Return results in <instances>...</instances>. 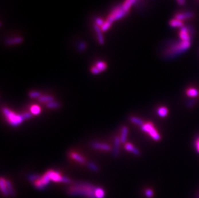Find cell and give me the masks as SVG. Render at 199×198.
<instances>
[{
  "mask_svg": "<svg viewBox=\"0 0 199 198\" xmlns=\"http://www.w3.org/2000/svg\"><path fill=\"white\" fill-rule=\"evenodd\" d=\"M190 46L191 41H181L180 42L173 43L165 50L164 56L166 58H173L184 52L190 47Z\"/></svg>",
  "mask_w": 199,
  "mask_h": 198,
  "instance_id": "cell-2",
  "label": "cell"
},
{
  "mask_svg": "<svg viewBox=\"0 0 199 198\" xmlns=\"http://www.w3.org/2000/svg\"><path fill=\"white\" fill-rule=\"evenodd\" d=\"M87 166L91 171H92L93 172H99V167L95 163H94L93 162H90H90H88Z\"/></svg>",
  "mask_w": 199,
  "mask_h": 198,
  "instance_id": "cell-25",
  "label": "cell"
},
{
  "mask_svg": "<svg viewBox=\"0 0 199 198\" xmlns=\"http://www.w3.org/2000/svg\"><path fill=\"white\" fill-rule=\"evenodd\" d=\"M141 129L143 132H145L150 135V136L153 140H155V141L159 142V140H161V134L159 133L155 126L151 122H146V123H145L141 127Z\"/></svg>",
  "mask_w": 199,
  "mask_h": 198,
  "instance_id": "cell-4",
  "label": "cell"
},
{
  "mask_svg": "<svg viewBox=\"0 0 199 198\" xmlns=\"http://www.w3.org/2000/svg\"><path fill=\"white\" fill-rule=\"evenodd\" d=\"M193 17V14L191 12H179L177 13L175 15V19H179L180 21H184L186 19H191Z\"/></svg>",
  "mask_w": 199,
  "mask_h": 198,
  "instance_id": "cell-9",
  "label": "cell"
},
{
  "mask_svg": "<svg viewBox=\"0 0 199 198\" xmlns=\"http://www.w3.org/2000/svg\"><path fill=\"white\" fill-rule=\"evenodd\" d=\"M93 66L98 70L99 73H101V72H104V70L107 68V67H108L106 62H104V61H97L95 62V64Z\"/></svg>",
  "mask_w": 199,
  "mask_h": 198,
  "instance_id": "cell-17",
  "label": "cell"
},
{
  "mask_svg": "<svg viewBox=\"0 0 199 198\" xmlns=\"http://www.w3.org/2000/svg\"><path fill=\"white\" fill-rule=\"evenodd\" d=\"M145 194H146V196H147L148 198H150V197H151L153 196V192L151 189H147L145 191Z\"/></svg>",
  "mask_w": 199,
  "mask_h": 198,
  "instance_id": "cell-28",
  "label": "cell"
},
{
  "mask_svg": "<svg viewBox=\"0 0 199 198\" xmlns=\"http://www.w3.org/2000/svg\"><path fill=\"white\" fill-rule=\"evenodd\" d=\"M130 121L132 122V123L135 124L136 125H137V126L141 127L143 126V125L145 124V122L142 119L140 118H138V117L136 116H131L130 117Z\"/></svg>",
  "mask_w": 199,
  "mask_h": 198,
  "instance_id": "cell-22",
  "label": "cell"
},
{
  "mask_svg": "<svg viewBox=\"0 0 199 198\" xmlns=\"http://www.w3.org/2000/svg\"><path fill=\"white\" fill-rule=\"evenodd\" d=\"M177 1L178 2V3H179L180 5H183L186 2L185 0H177Z\"/></svg>",
  "mask_w": 199,
  "mask_h": 198,
  "instance_id": "cell-32",
  "label": "cell"
},
{
  "mask_svg": "<svg viewBox=\"0 0 199 198\" xmlns=\"http://www.w3.org/2000/svg\"><path fill=\"white\" fill-rule=\"evenodd\" d=\"M184 22L177 19H173L169 21V25L174 28H182L184 27Z\"/></svg>",
  "mask_w": 199,
  "mask_h": 198,
  "instance_id": "cell-18",
  "label": "cell"
},
{
  "mask_svg": "<svg viewBox=\"0 0 199 198\" xmlns=\"http://www.w3.org/2000/svg\"><path fill=\"white\" fill-rule=\"evenodd\" d=\"M86 47V44L85 43H81L79 45V51L80 52H83L84 50H85Z\"/></svg>",
  "mask_w": 199,
  "mask_h": 198,
  "instance_id": "cell-30",
  "label": "cell"
},
{
  "mask_svg": "<svg viewBox=\"0 0 199 198\" xmlns=\"http://www.w3.org/2000/svg\"><path fill=\"white\" fill-rule=\"evenodd\" d=\"M128 131H129V129H128V127L127 126H123L121 129V132H120V142L121 143H126L127 140V137L128 134Z\"/></svg>",
  "mask_w": 199,
  "mask_h": 198,
  "instance_id": "cell-16",
  "label": "cell"
},
{
  "mask_svg": "<svg viewBox=\"0 0 199 198\" xmlns=\"http://www.w3.org/2000/svg\"><path fill=\"white\" fill-rule=\"evenodd\" d=\"M2 113L7 121L12 127H17L25 120L22 114H17L7 108H2Z\"/></svg>",
  "mask_w": 199,
  "mask_h": 198,
  "instance_id": "cell-3",
  "label": "cell"
},
{
  "mask_svg": "<svg viewBox=\"0 0 199 198\" xmlns=\"http://www.w3.org/2000/svg\"><path fill=\"white\" fill-rule=\"evenodd\" d=\"M54 98L52 96L50 95H42L41 97L38 98V100L43 103H48L52 101H54Z\"/></svg>",
  "mask_w": 199,
  "mask_h": 198,
  "instance_id": "cell-21",
  "label": "cell"
},
{
  "mask_svg": "<svg viewBox=\"0 0 199 198\" xmlns=\"http://www.w3.org/2000/svg\"><path fill=\"white\" fill-rule=\"evenodd\" d=\"M124 148L126 150L128 151V152H130L131 153L133 154V155L135 156H139L141 155L140 151L138 150L137 148H136L134 145L131 144V143H126L124 145Z\"/></svg>",
  "mask_w": 199,
  "mask_h": 198,
  "instance_id": "cell-12",
  "label": "cell"
},
{
  "mask_svg": "<svg viewBox=\"0 0 199 198\" xmlns=\"http://www.w3.org/2000/svg\"><path fill=\"white\" fill-rule=\"evenodd\" d=\"M168 109L165 106H161L157 109L158 115L161 118H165L168 114Z\"/></svg>",
  "mask_w": 199,
  "mask_h": 198,
  "instance_id": "cell-19",
  "label": "cell"
},
{
  "mask_svg": "<svg viewBox=\"0 0 199 198\" xmlns=\"http://www.w3.org/2000/svg\"><path fill=\"white\" fill-rule=\"evenodd\" d=\"M192 28L188 27H184L180 28L179 35L181 41H191V35H192Z\"/></svg>",
  "mask_w": 199,
  "mask_h": 198,
  "instance_id": "cell-6",
  "label": "cell"
},
{
  "mask_svg": "<svg viewBox=\"0 0 199 198\" xmlns=\"http://www.w3.org/2000/svg\"><path fill=\"white\" fill-rule=\"evenodd\" d=\"M7 185L8 191H9V195H10V196H14L15 192L14 191V189H13L11 182H10L9 180H7Z\"/></svg>",
  "mask_w": 199,
  "mask_h": 198,
  "instance_id": "cell-26",
  "label": "cell"
},
{
  "mask_svg": "<svg viewBox=\"0 0 199 198\" xmlns=\"http://www.w3.org/2000/svg\"><path fill=\"white\" fill-rule=\"evenodd\" d=\"M188 97L191 98H196L199 96V91L195 88H189L186 91Z\"/></svg>",
  "mask_w": 199,
  "mask_h": 198,
  "instance_id": "cell-14",
  "label": "cell"
},
{
  "mask_svg": "<svg viewBox=\"0 0 199 198\" xmlns=\"http://www.w3.org/2000/svg\"><path fill=\"white\" fill-rule=\"evenodd\" d=\"M91 146L96 150H101L104 151H110L112 150V147L110 145L105 144V143L94 142L91 143Z\"/></svg>",
  "mask_w": 199,
  "mask_h": 198,
  "instance_id": "cell-7",
  "label": "cell"
},
{
  "mask_svg": "<svg viewBox=\"0 0 199 198\" xmlns=\"http://www.w3.org/2000/svg\"><path fill=\"white\" fill-rule=\"evenodd\" d=\"M94 29H95V33L97 35V38L98 42L100 44H101V45H103L104 41L103 33H102L103 32V31L101 30V27L94 24Z\"/></svg>",
  "mask_w": 199,
  "mask_h": 198,
  "instance_id": "cell-13",
  "label": "cell"
},
{
  "mask_svg": "<svg viewBox=\"0 0 199 198\" xmlns=\"http://www.w3.org/2000/svg\"><path fill=\"white\" fill-rule=\"evenodd\" d=\"M69 156L71 158L72 160L76 161L80 164H85L86 163V160L83 156L80 155L79 153L77 152H74V151H71L69 153Z\"/></svg>",
  "mask_w": 199,
  "mask_h": 198,
  "instance_id": "cell-8",
  "label": "cell"
},
{
  "mask_svg": "<svg viewBox=\"0 0 199 198\" xmlns=\"http://www.w3.org/2000/svg\"><path fill=\"white\" fill-rule=\"evenodd\" d=\"M195 148L197 152L199 153V137L197 138L195 141Z\"/></svg>",
  "mask_w": 199,
  "mask_h": 198,
  "instance_id": "cell-31",
  "label": "cell"
},
{
  "mask_svg": "<svg viewBox=\"0 0 199 198\" xmlns=\"http://www.w3.org/2000/svg\"><path fill=\"white\" fill-rule=\"evenodd\" d=\"M46 173L49 177L50 181L54 182H62V183H71L70 179L67 178V177L63 176L61 173L57 171H55L53 170H49L46 172Z\"/></svg>",
  "mask_w": 199,
  "mask_h": 198,
  "instance_id": "cell-5",
  "label": "cell"
},
{
  "mask_svg": "<svg viewBox=\"0 0 199 198\" xmlns=\"http://www.w3.org/2000/svg\"><path fill=\"white\" fill-rule=\"evenodd\" d=\"M40 176H40L38 174H30V175H28L27 176V178L30 181L34 182L35 181H36L37 179L40 178Z\"/></svg>",
  "mask_w": 199,
  "mask_h": 198,
  "instance_id": "cell-27",
  "label": "cell"
},
{
  "mask_svg": "<svg viewBox=\"0 0 199 198\" xmlns=\"http://www.w3.org/2000/svg\"><path fill=\"white\" fill-rule=\"evenodd\" d=\"M195 103H196V101L195 100V99H193V100H191L190 101L188 102L187 105L189 108H192V107H193L195 105Z\"/></svg>",
  "mask_w": 199,
  "mask_h": 198,
  "instance_id": "cell-29",
  "label": "cell"
},
{
  "mask_svg": "<svg viewBox=\"0 0 199 198\" xmlns=\"http://www.w3.org/2000/svg\"><path fill=\"white\" fill-rule=\"evenodd\" d=\"M28 96L32 98H39L40 97H41L42 94L41 92H38V91H31V92L28 93Z\"/></svg>",
  "mask_w": 199,
  "mask_h": 198,
  "instance_id": "cell-24",
  "label": "cell"
},
{
  "mask_svg": "<svg viewBox=\"0 0 199 198\" xmlns=\"http://www.w3.org/2000/svg\"><path fill=\"white\" fill-rule=\"evenodd\" d=\"M120 137L118 136H116L114 138V148L113 151H112V155L115 157H117L119 154V148H120Z\"/></svg>",
  "mask_w": 199,
  "mask_h": 198,
  "instance_id": "cell-11",
  "label": "cell"
},
{
  "mask_svg": "<svg viewBox=\"0 0 199 198\" xmlns=\"http://www.w3.org/2000/svg\"><path fill=\"white\" fill-rule=\"evenodd\" d=\"M23 39L21 36H14V37H11L7 39L5 43L8 45L12 46V45H15L20 44L23 42Z\"/></svg>",
  "mask_w": 199,
  "mask_h": 198,
  "instance_id": "cell-10",
  "label": "cell"
},
{
  "mask_svg": "<svg viewBox=\"0 0 199 198\" xmlns=\"http://www.w3.org/2000/svg\"><path fill=\"white\" fill-rule=\"evenodd\" d=\"M67 192L71 196H81L86 198L104 197V191L103 189L86 182H77L69 187Z\"/></svg>",
  "mask_w": 199,
  "mask_h": 198,
  "instance_id": "cell-1",
  "label": "cell"
},
{
  "mask_svg": "<svg viewBox=\"0 0 199 198\" xmlns=\"http://www.w3.org/2000/svg\"><path fill=\"white\" fill-rule=\"evenodd\" d=\"M0 187H1V191L2 193L3 194L4 196H8L9 195V191H8L7 185V179H4L3 177L1 178V180H0Z\"/></svg>",
  "mask_w": 199,
  "mask_h": 198,
  "instance_id": "cell-15",
  "label": "cell"
},
{
  "mask_svg": "<svg viewBox=\"0 0 199 198\" xmlns=\"http://www.w3.org/2000/svg\"><path fill=\"white\" fill-rule=\"evenodd\" d=\"M46 106L49 109H58L61 107V104L57 102L52 101L50 102L46 103Z\"/></svg>",
  "mask_w": 199,
  "mask_h": 198,
  "instance_id": "cell-23",
  "label": "cell"
},
{
  "mask_svg": "<svg viewBox=\"0 0 199 198\" xmlns=\"http://www.w3.org/2000/svg\"><path fill=\"white\" fill-rule=\"evenodd\" d=\"M30 113L34 114V115H38V114L41 113V109L40 106L37 105V104H34V105L30 107Z\"/></svg>",
  "mask_w": 199,
  "mask_h": 198,
  "instance_id": "cell-20",
  "label": "cell"
}]
</instances>
